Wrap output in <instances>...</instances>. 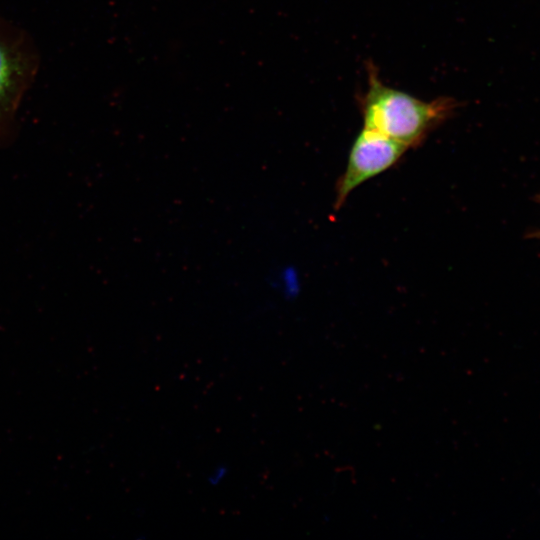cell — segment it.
Masks as SVG:
<instances>
[{"label": "cell", "mask_w": 540, "mask_h": 540, "mask_svg": "<svg viewBox=\"0 0 540 540\" xmlns=\"http://www.w3.org/2000/svg\"><path fill=\"white\" fill-rule=\"evenodd\" d=\"M458 107L455 99L421 100L385 85L369 64L368 85L360 98L363 127L377 131L409 148H416Z\"/></svg>", "instance_id": "obj_1"}, {"label": "cell", "mask_w": 540, "mask_h": 540, "mask_svg": "<svg viewBox=\"0 0 540 540\" xmlns=\"http://www.w3.org/2000/svg\"><path fill=\"white\" fill-rule=\"evenodd\" d=\"M229 470L228 467L224 464L217 465L207 477V482L211 486H217L222 483L225 478L228 476Z\"/></svg>", "instance_id": "obj_4"}, {"label": "cell", "mask_w": 540, "mask_h": 540, "mask_svg": "<svg viewBox=\"0 0 540 540\" xmlns=\"http://www.w3.org/2000/svg\"><path fill=\"white\" fill-rule=\"evenodd\" d=\"M407 150L387 136L363 127L352 143L345 170L336 183L335 209L358 186L395 165Z\"/></svg>", "instance_id": "obj_2"}, {"label": "cell", "mask_w": 540, "mask_h": 540, "mask_svg": "<svg viewBox=\"0 0 540 540\" xmlns=\"http://www.w3.org/2000/svg\"><path fill=\"white\" fill-rule=\"evenodd\" d=\"M33 70L31 54L0 36V138L8 131Z\"/></svg>", "instance_id": "obj_3"}, {"label": "cell", "mask_w": 540, "mask_h": 540, "mask_svg": "<svg viewBox=\"0 0 540 540\" xmlns=\"http://www.w3.org/2000/svg\"><path fill=\"white\" fill-rule=\"evenodd\" d=\"M536 201L540 205V193L536 195Z\"/></svg>", "instance_id": "obj_5"}]
</instances>
